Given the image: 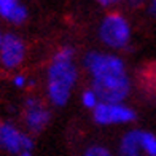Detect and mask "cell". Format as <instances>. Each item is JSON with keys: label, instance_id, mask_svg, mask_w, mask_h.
I'll return each mask as SVG.
<instances>
[{"label": "cell", "instance_id": "5bb4252c", "mask_svg": "<svg viewBox=\"0 0 156 156\" xmlns=\"http://www.w3.org/2000/svg\"><path fill=\"white\" fill-rule=\"evenodd\" d=\"M147 10L153 18H156V0H148L147 2Z\"/></svg>", "mask_w": 156, "mask_h": 156}, {"label": "cell", "instance_id": "6da1fadb", "mask_svg": "<svg viewBox=\"0 0 156 156\" xmlns=\"http://www.w3.org/2000/svg\"><path fill=\"white\" fill-rule=\"evenodd\" d=\"M83 69L89 86L101 101H126L132 91V80L126 61L115 51L91 49L83 58Z\"/></svg>", "mask_w": 156, "mask_h": 156}, {"label": "cell", "instance_id": "30bf717a", "mask_svg": "<svg viewBox=\"0 0 156 156\" xmlns=\"http://www.w3.org/2000/svg\"><path fill=\"white\" fill-rule=\"evenodd\" d=\"M99 101H101V97H99V94L91 86H86L84 89H81V93H80V104H81L83 108H86V110L91 112L99 104Z\"/></svg>", "mask_w": 156, "mask_h": 156}, {"label": "cell", "instance_id": "4fadbf2b", "mask_svg": "<svg viewBox=\"0 0 156 156\" xmlns=\"http://www.w3.org/2000/svg\"><path fill=\"white\" fill-rule=\"evenodd\" d=\"M147 2L148 0H124V5H127L132 10H137V8H144V6H147Z\"/></svg>", "mask_w": 156, "mask_h": 156}, {"label": "cell", "instance_id": "2e32d148", "mask_svg": "<svg viewBox=\"0 0 156 156\" xmlns=\"http://www.w3.org/2000/svg\"><path fill=\"white\" fill-rule=\"evenodd\" d=\"M110 3L112 5H116V3L119 5V3H124V0H110Z\"/></svg>", "mask_w": 156, "mask_h": 156}, {"label": "cell", "instance_id": "ba28073f", "mask_svg": "<svg viewBox=\"0 0 156 156\" xmlns=\"http://www.w3.org/2000/svg\"><path fill=\"white\" fill-rule=\"evenodd\" d=\"M27 58V45L24 38L15 32L3 34L0 45V66L6 72H16Z\"/></svg>", "mask_w": 156, "mask_h": 156}, {"label": "cell", "instance_id": "8992f818", "mask_svg": "<svg viewBox=\"0 0 156 156\" xmlns=\"http://www.w3.org/2000/svg\"><path fill=\"white\" fill-rule=\"evenodd\" d=\"M118 156H156V134L144 127H131L119 137Z\"/></svg>", "mask_w": 156, "mask_h": 156}, {"label": "cell", "instance_id": "52a82bcc", "mask_svg": "<svg viewBox=\"0 0 156 156\" xmlns=\"http://www.w3.org/2000/svg\"><path fill=\"white\" fill-rule=\"evenodd\" d=\"M51 123V105L46 99L29 96L23 105V127L34 134L43 132Z\"/></svg>", "mask_w": 156, "mask_h": 156}, {"label": "cell", "instance_id": "277c9868", "mask_svg": "<svg viewBox=\"0 0 156 156\" xmlns=\"http://www.w3.org/2000/svg\"><path fill=\"white\" fill-rule=\"evenodd\" d=\"M0 153L8 156H34V137L23 126L0 121Z\"/></svg>", "mask_w": 156, "mask_h": 156}, {"label": "cell", "instance_id": "3957f363", "mask_svg": "<svg viewBox=\"0 0 156 156\" xmlns=\"http://www.w3.org/2000/svg\"><path fill=\"white\" fill-rule=\"evenodd\" d=\"M132 35V24L123 11H107L99 21L97 37L102 46L108 51L119 53L127 49L131 46Z\"/></svg>", "mask_w": 156, "mask_h": 156}, {"label": "cell", "instance_id": "5b68a950", "mask_svg": "<svg viewBox=\"0 0 156 156\" xmlns=\"http://www.w3.org/2000/svg\"><path fill=\"white\" fill-rule=\"evenodd\" d=\"M93 121L99 126H131L137 118V113L126 101H99L91 110Z\"/></svg>", "mask_w": 156, "mask_h": 156}, {"label": "cell", "instance_id": "9c48e42d", "mask_svg": "<svg viewBox=\"0 0 156 156\" xmlns=\"http://www.w3.org/2000/svg\"><path fill=\"white\" fill-rule=\"evenodd\" d=\"M0 19L10 26H23L29 19L24 0H0Z\"/></svg>", "mask_w": 156, "mask_h": 156}, {"label": "cell", "instance_id": "e0dca14e", "mask_svg": "<svg viewBox=\"0 0 156 156\" xmlns=\"http://www.w3.org/2000/svg\"><path fill=\"white\" fill-rule=\"evenodd\" d=\"M2 40H3V32H2V29H0V45H2Z\"/></svg>", "mask_w": 156, "mask_h": 156}, {"label": "cell", "instance_id": "7c38bea8", "mask_svg": "<svg viewBox=\"0 0 156 156\" xmlns=\"http://www.w3.org/2000/svg\"><path fill=\"white\" fill-rule=\"evenodd\" d=\"M11 84L15 86L16 89H26L27 86L30 84V80L27 78V75L21 73V72H13V76H11Z\"/></svg>", "mask_w": 156, "mask_h": 156}, {"label": "cell", "instance_id": "8fae6325", "mask_svg": "<svg viewBox=\"0 0 156 156\" xmlns=\"http://www.w3.org/2000/svg\"><path fill=\"white\" fill-rule=\"evenodd\" d=\"M83 156H118L115 151L108 148L107 145L102 144H91L89 147L84 148Z\"/></svg>", "mask_w": 156, "mask_h": 156}, {"label": "cell", "instance_id": "7a4b0ae2", "mask_svg": "<svg viewBox=\"0 0 156 156\" xmlns=\"http://www.w3.org/2000/svg\"><path fill=\"white\" fill-rule=\"evenodd\" d=\"M80 80L76 53L72 46H61L53 53L45 70V99L51 107L62 108L72 101Z\"/></svg>", "mask_w": 156, "mask_h": 156}, {"label": "cell", "instance_id": "9a60e30c", "mask_svg": "<svg viewBox=\"0 0 156 156\" xmlns=\"http://www.w3.org/2000/svg\"><path fill=\"white\" fill-rule=\"evenodd\" d=\"M93 2H96L97 5H101V6H110V0H93Z\"/></svg>", "mask_w": 156, "mask_h": 156}]
</instances>
